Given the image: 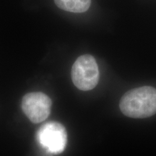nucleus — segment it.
Wrapping results in <instances>:
<instances>
[{
    "label": "nucleus",
    "mask_w": 156,
    "mask_h": 156,
    "mask_svg": "<svg viewBox=\"0 0 156 156\" xmlns=\"http://www.w3.org/2000/svg\"><path fill=\"white\" fill-rule=\"evenodd\" d=\"M58 8L74 13H82L90 8L91 0H54Z\"/></svg>",
    "instance_id": "39448f33"
},
{
    "label": "nucleus",
    "mask_w": 156,
    "mask_h": 156,
    "mask_svg": "<svg viewBox=\"0 0 156 156\" xmlns=\"http://www.w3.org/2000/svg\"><path fill=\"white\" fill-rule=\"evenodd\" d=\"M37 139L41 145L51 153L59 154L67 145L66 129L57 122H49L43 124L37 132Z\"/></svg>",
    "instance_id": "7ed1b4c3"
},
{
    "label": "nucleus",
    "mask_w": 156,
    "mask_h": 156,
    "mask_svg": "<svg viewBox=\"0 0 156 156\" xmlns=\"http://www.w3.org/2000/svg\"><path fill=\"white\" fill-rule=\"evenodd\" d=\"M74 85L79 90H93L99 80V70L95 58L90 54L82 55L73 64L71 72Z\"/></svg>",
    "instance_id": "f03ea898"
},
{
    "label": "nucleus",
    "mask_w": 156,
    "mask_h": 156,
    "mask_svg": "<svg viewBox=\"0 0 156 156\" xmlns=\"http://www.w3.org/2000/svg\"><path fill=\"white\" fill-rule=\"evenodd\" d=\"M21 108L30 122L38 124L46 120L50 115L51 100L44 93H29L23 96Z\"/></svg>",
    "instance_id": "20e7f679"
},
{
    "label": "nucleus",
    "mask_w": 156,
    "mask_h": 156,
    "mask_svg": "<svg viewBox=\"0 0 156 156\" xmlns=\"http://www.w3.org/2000/svg\"><path fill=\"white\" fill-rule=\"evenodd\" d=\"M123 114L134 119H143L156 114V89L144 86L130 90L119 103Z\"/></svg>",
    "instance_id": "f257e3e1"
}]
</instances>
